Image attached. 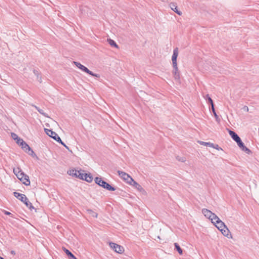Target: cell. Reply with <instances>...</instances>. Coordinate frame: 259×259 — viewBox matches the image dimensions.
I'll return each mask as SVG.
<instances>
[{"label": "cell", "instance_id": "1", "mask_svg": "<svg viewBox=\"0 0 259 259\" xmlns=\"http://www.w3.org/2000/svg\"><path fill=\"white\" fill-rule=\"evenodd\" d=\"M202 213L206 218L209 219L211 223L220 231L225 237L229 239L233 238L232 235L229 229L216 215L213 213L212 211L207 209H203Z\"/></svg>", "mask_w": 259, "mask_h": 259}, {"label": "cell", "instance_id": "2", "mask_svg": "<svg viewBox=\"0 0 259 259\" xmlns=\"http://www.w3.org/2000/svg\"><path fill=\"white\" fill-rule=\"evenodd\" d=\"M67 174L74 178H78L88 183H91L93 180L92 174L86 171L77 169H70L67 171Z\"/></svg>", "mask_w": 259, "mask_h": 259}, {"label": "cell", "instance_id": "3", "mask_svg": "<svg viewBox=\"0 0 259 259\" xmlns=\"http://www.w3.org/2000/svg\"><path fill=\"white\" fill-rule=\"evenodd\" d=\"M11 137L14 140V141L27 154H28L29 155H30L32 158H36V159L38 158V157L37 156V155H36V153H34L33 149L30 147V146L25 141H24L21 138L17 136V135L15 134V133H11Z\"/></svg>", "mask_w": 259, "mask_h": 259}, {"label": "cell", "instance_id": "4", "mask_svg": "<svg viewBox=\"0 0 259 259\" xmlns=\"http://www.w3.org/2000/svg\"><path fill=\"white\" fill-rule=\"evenodd\" d=\"M117 173L120 177L125 182L133 186L141 193L143 194L146 193L144 189L142 187V186H141L140 185H139L136 181H135L133 179V178H132L129 174L120 171H118Z\"/></svg>", "mask_w": 259, "mask_h": 259}, {"label": "cell", "instance_id": "5", "mask_svg": "<svg viewBox=\"0 0 259 259\" xmlns=\"http://www.w3.org/2000/svg\"><path fill=\"white\" fill-rule=\"evenodd\" d=\"M13 171L15 175L22 183L26 186L30 185V181L29 177L27 174H25L21 170L18 168H14L13 169Z\"/></svg>", "mask_w": 259, "mask_h": 259}, {"label": "cell", "instance_id": "6", "mask_svg": "<svg viewBox=\"0 0 259 259\" xmlns=\"http://www.w3.org/2000/svg\"><path fill=\"white\" fill-rule=\"evenodd\" d=\"M228 131L230 135L231 136L232 138L234 140V141H235L238 146L240 147V149L241 150H243L245 153H248V154H251V151L244 144V143L242 142V140H241V139H240V138L239 137L238 135L232 131H231L229 130H228Z\"/></svg>", "mask_w": 259, "mask_h": 259}, {"label": "cell", "instance_id": "7", "mask_svg": "<svg viewBox=\"0 0 259 259\" xmlns=\"http://www.w3.org/2000/svg\"><path fill=\"white\" fill-rule=\"evenodd\" d=\"M178 49L177 48L175 49L174 51L173 54L172 55V60L173 63V66L174 75L175 76V78L178 80H179V73L178 70V64H177V58L178 56Z\"/></svg>", "mask_w": 259, "mask_h": 259}, {"label": "cell", "instance_id": "8", "mask_svg": "<svg viewBox=\"0 0 259 259\" xmlns=\"http://www.w3.org/2000/svg\"><path fill=\"white\" fill-rule=\"evenodd\" d=\"M13 195H14V197H15L16 198H17L18 200H19L22 203H24V204L30 209H34L31 203L30 202V200H28V198H27V197L25 195L16 192H14Z\"/></svg>", "mask_w": 259, "mask_h": 259}, {"label": "cell", "instance_id": "9", "mask_svg": "<svg viewBox=\"0 0 259 259\" xmlns=\"http://www.w3.org/2000/svg\"><path fill=\"white\" fill-rule=\"evenodd\" d=\"M94 181H95V182L98 185L101 186L102 187L106 189V190H107L111 191H114L116 190L115 188L113 186H111V185H110V184H108L107 183H106V182L103 181V180L99 178V177H96L95 178V180Z\"/></svg>", "mask_w": 259, "mask_h": 259}, {"label": "cell", "instance_id": "10", "mask_svg": "<svg viewBox=\"0 0 259 259\" xmlns=\"http://www.w3.org/2000/svg\"><path fill=\"white\" fill-rule=\"evenodd\" d=\"M44 131H45V133L49 137H50V138H51L54 139L57 142H58L61 145H63L64 146L66 147V149H68V147L66 146V144H64V143L62 142V141L61 140V138H60L59 136H58V135L56 133H55V132L52 131L50 130L47 129H44Z\"/></svg>", "mask_w": 259, "mask_h": 259}, {"label": "cell", "instance_id": "11", "mask_svg": "<svg viewBox=\"0 0 259 259\" xmlns=\"http://www.w3.org/2000/svg\"><path fill=\"white\" fill-rule=\"evenodd\" d=\"M109 245L114 251L117 254H122L125 252V248H123L122 245H119L113 242H109Z\"/></svg>", "mask_w": 259, "mask_h": 259}, {"label": "cell", "instance_id": "12", "mask_svg": "<svg viewBox=\"0 0 259 259\" xmlns=\"http://www.w3.org/2000/svg\"><path fill=\"white\" fill-rule=\"evenodd\" d=\"M73 63L75 64V65L77 67H78V69H81L82 70H83V72H85L86 73H88V74H89L90 75H92V76H94V77H96V78H99V75H98L97 74L94 73V72H91V70H89V69L87 68V67H85V66H83V65L81 64L80 63L77 62H73Z\"/></svg>", "mask_w": 259, "mask_h": 259}, {"label": "cell", "instance_id": "13", "mask_svg": "<svg viewBox=\"0 0 259 259\" xmlns=\"http://www.w3.org/2000/svg\"><path fill=\"white\" fill-rule=\"evenodd\" d=\"M198 142L200 145H203V146L212 148V149H215L216 150H222V149L220 146H219L218 145L215 144L209 143V142H203V141H198Z\"/></svg>", "mask_w": 259, "mask_h": 259}, {"label": "cell", "instance_id": "14", "mask_svg": "<svg viewBox=\"0 0 259 259\" xmlns=\"http://www.w3.org/2000/svg\"><path fill=\"white\" fill-rule=\"evenodd\" d=\"M170 7L171 9H172L174 12L176 13H177V14L179 15H181L182 13H181V11H180L179 9H178V6H177V5H176V4L174 3H171L170 5Z\"/></svg>", "mask_w": 259, "mask_h": 259}, {"label": "cell", "instance_id": "15", "mask_svg": "<svg viewBox=\"0 0 259 259\" xmlns=\"http://www.w3.org/2000/svg\"><path fill=\"white\" fill-rule=\"evenodd\" d=\"M208 96V101L209 102V104L211 105V108H212V110L213 113V114H214V116H215V117H216V119L218 120V116H217V114L216 113L215 109V108H214V104H213V100H212V99L209 97V96Z\"/></svg>", "mask_w": 259, "mask_h": 259}, {"label": "cell", "instance_id": "16", "mask_svg": "<svg viewBox=\"0 0 259 259\" xmlns=\"http://www.w3.org/2000/svg\"><path fill=\"white\" fill-rule=\"evenodd\" d=\"M63 250L64 251V252L66 254L67 256L69 257V258L70 259H77L76 257L74 256L73 254H72L71 252L70 251H69V250H67V249H66V248H62Z\"/></svg>", "mask_w": 259, "mask_h": 259}, {"label": "cell", "instance_id": "17", "mask_svg": "<svg viewBox=\"0 0 259 259\" xmlns=\"http://www.w3.org/2000/svg\"><path fill=\"white\" fill-rule=\"evenodd\" d=\"M107 42H108V43L111 46L116 47V48H118V46H117V43H116L114 40H113L108 39H107Z\"/></svg>", "mask_w": 259, "mask_h": 259}, {"label": "cell", "instance_id": "18", "mask_svg": "<svg viewBox=\"0 0 259 259\" xmlns=\"http://www.w3.org/2000/svg\"><path fill=\"white\" fill-rule=\"evenodd\" d=\"M175 248H176V249L177 251L179 253V254H182V250L181 249V248L180 247L179 245L178 244H175Z\"/></svg>", "mask_w": 259, "mask_h": 259}, {"label": "cell", "instance_id": "19", "mask_svg": "<svg viewBox=\"0 0 259 259\" xmlns=\"http://www.w3.org/2000/svg\"><path fill=\"white\" fill-rule=\"evenodd\" d=\"M34 75L37 76V78H38V80L40 82L42 81V78H41V75H40L39 72H38V71H36V70H34Z\"/></svg>", "mask_w": 259, "mask_h": 259}, {"label": "cell", "instance_id": "20", "mask_svg": "<svg viewBox=\"0 0 259 259\" xmlns=\"http://www.w3.org/2000/svg\"><path fill=\"white\" fill-rule=\"evenodd\" d=\"M35 107H36V109H37V110L39 111V112L40 113H41V114H43V116H45V117H49V116H48V115L46 114L45 113H44V112H43V111L41 109H39L38 107H36V106H35Z\"/></svg>", "mask_w": 259, "mask_h": 259}, {"label": "cell", "instance_id": "21", "mask_svg": "<svg viewBox=\"0 0 259 259\" xmlns=\"http://www.w3.org/2000/svg\"><path fill=\"white\" fill-rule=\"evenodd\" d=\"M88 212L91 215H92V216H93L94 217H97V216H98V215L96 213L94 212L93 211H91V210H88Z\"/></svg>", "mask_w": 259, "mask_h": 259}, {"label": "cell", "instance_id": "22", "mask_svg": "<svg viewBox=\"0 0 259 259\" xmlns=\"http://www.w3.org/2000/svg\"><path fill=\"white\" fill-rule=\"evenodd\" d=\"M176 158L178 161H179L180 162H184L186 161L185 158L182 157H180V156H177Z\"/></svg>", "mask_w": 259, "mask_h": 259}, {"label": "cell", "instance_id": "23", "mask_svg": "<svg viewBox=\"0 0 259 259\" xmlns=\"http://www.w3.org/2000/svg\"><path fill=\"white\" fill-rule=\"evenodd\" d=\"M1 259H3V257H1Z\"/></svg>", "mask_w": 259, "mask_h": 259}]
</instances>
